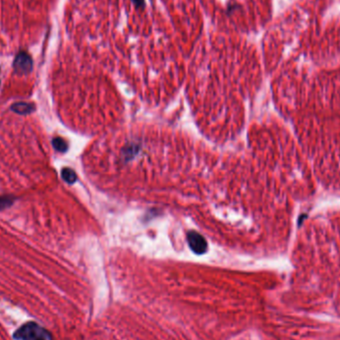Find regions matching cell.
I'll list each match as a JSON object with an SVG mask.
<instances>
[{
	"label": "cell",
	"instance_id": "obj_1",
	"mask_svg": "<svg viewBox=\"0 0 340 340\" xmlns=\"http://www.w3.org/2000/svg\"><path fill=\"white\" fill-rule=\"evenodd\" d=\"M14 340H54L51 332L35 322H28L13 332Z\"/></svg>",
	"mask_w": 340,
	"mask_h": 340
},
{
	"label": "cell",
	"instance_id": "obj_2",
	"mask_svg": "<svg viewBox=\"0 0 340 340\" xmlns=\"http://www.w3.org/2000/svg\"><path fill=\"white\" fill-rule=\"evenodd\" d=\"M32 59L26 52H20L17 54L15 60H14V70L16 73L20 75H26L31 72L32 70Z\"/></svg>",
	"mask_w": 340,
	"mask_h": 340
},
{
	"label": "cell",
	"instance_id": "obj_3",
	"mask_svg": "<svg viewBox=\"0 0 340 340\" xmlns=\"http://www.w3.org/2000/svg\"><path fill=\"white\" fill-rule=\"evenodd\" d=\"M187 240L189 247L195 254L201 255L207 251V242L200 234L196 232H189L187 235Z\"/></svg>",
	"mask_w": 340,
	"mask_h": 340
},
{
	"label": "cell",
	"instance_id": "obj_4",
	"mask_svg": "<svg viewBox=\"0 0 340 340\" xmlns=\"http://www.w3.org/2000/svg\"><path fill=\"white\" fill-rule=\"evenodd\" d=\"M11 110L13 112H17V114H27L32 112L35 110V108H34V104H32L16 102V104H12Z\"/></svg>",
	"mask_w": 340,
	"mask_h": 340
},
{
	"label": "cell",
	"instance_id": "obj_5",
	"mask_svg": "<svg viewBox=\"0 0 340 340\" xmlns=\"http://www.w3.org/2000/svg\"><path fill=\"white\" fill-rule=\"evenodd\" d=\"M62 177L69 184H73L77 180V175L75 171L70 168H64L62 170Z\"/></svg>",
	"mask_w": 340,
	"mask_h": 340
},
{
	"label": "cell",
	"instance_id": "obj_6",
	"mask_svg": "<svg viewBox=\"0 0 340 340\" xmlns=\"http://www.w3.org/2000/svg\"><path fill=\"white\" fill-rule=\"evenodd\" d=\"M53 146H54V148H55L57 152H67V150H68V144H67V142H66L63 138H54V140H53Z\"/></svg>",
	"mask_w": 340,
	"mask_h": 340
},
{
	"label": "cell",
	"instance_id": "obj_7",
	"mask_svg": "<svg viewBox=\"0 0 340 340\" xmlns=\"http://www.w3.org/2000/svg\"><path fill=\"white\" fill-rule=\"evenodd\" d=\"M13 204V198L9 196H0V210L5 209Z\"/></svg>",
	"mask_w": 340,
	"mask_h": 340
},
{
	"label": "cell",
	"instance_id": "obj_8",
	"mask_svg": "<svg viewBox=\"0 0 340 340\" xmlns=\"http://www.w3.org/2000/svg\"><path fill=\"white\" fill-rule=\"evenodd\" d=\"M134 1H136V4H144V0H134Z\"/></svg>",
	"mask_w": 340,
	"mask_h": 340
}]
</instances>
